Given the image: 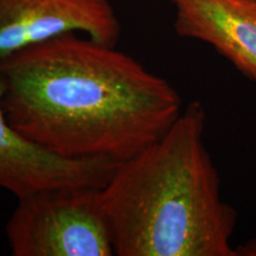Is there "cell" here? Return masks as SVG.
Instances as JSON below:
<instances>
[{
    "instance_id": "cell-1",
    "label": "cell",
    "mask_w": 256,
    "mask_h": 256,
    "mask_svg": "<svg viewBox=\"0 0 256 256\" xmlns=\"http://www.w3.org/2000/svg\"><path fill=\"white\" fill-rule=\"evenodd\" d=\"M2 107L28 142L66 159L122 162L182 113L168 80L84 34L51 38L0 60Z\"/></svg>"
},
{
    "instance_id": "cell-2",
    "label": "cell",
    "mask_w": 256,
    "mask_h": 256,
    "mask_svg": "<svg viewBox=\"0 0 256 256\" xmlns=\"http://www.w3.org/2000/svg\"><path fill=\"white\" fill-rule=\"evenodd\" d=\"M206 114L192 101L166 133L119 162L102 197L118 256H235L238 214L220 197L204 144Z\"/></svg>"
},
{
    "instance_id": "cell-3",
    "label": "cell",
    "mask_w": 256,
    "mask_h": 256,
    "mask_svg": "<svg viewBox=\"0 0 256 256\" xmlns=\"http://www.w3.org/2000/svg\"><path fill=\"white\" fill-rule=\"evenodd\" d=\"M102 188H55L18 198L5 229L12 255H115Z\"/></svg>"
},
{
    "instance_id": "cell-4",
    "label": "cell",
    "mask_w": 256,
    "mask_h": 256,
    "mask_svg": "<svg viewBox=\"0 0 256 256\" xmlns=\"http://www.w3.org/2000/svg\"><path fill=\"white\" fill-rule=\"evenodd\" d=\"M66 34L116 46L121 24L110 0H0V60Z\"/></svg>"
},
{
    "instance_id": "cell-5",
    "label": "cell",
    "mask_w": 256,
    "mask_h": 256,
    "mask_svg": "<svg viewBox=\"0 0 256 256\" xmlns=\"http://www.w3.org/2000/svg\"><path fill=\"white\" fill-rule=\"evenodd\" d=\"M0 78V188L22 198L55 188H102L116 162L106 159H66L28 142L8 122Z\"/></svg>"
},
{
    "instance_id": "cell-6",
    "label": "cell",
    "mask_w": 256,
    "mask_h": 256,
    "mask_svg": "<svg viewBox=\"0 0 256 256\" xmlns=\"http://www.w3.org/2000/svg\"><path fill=\"white\" fill-rule=\"evenodd\" d=\"M178 36L197 40L256 81V0H171Z\"/></svg>"
}]
</instances>
